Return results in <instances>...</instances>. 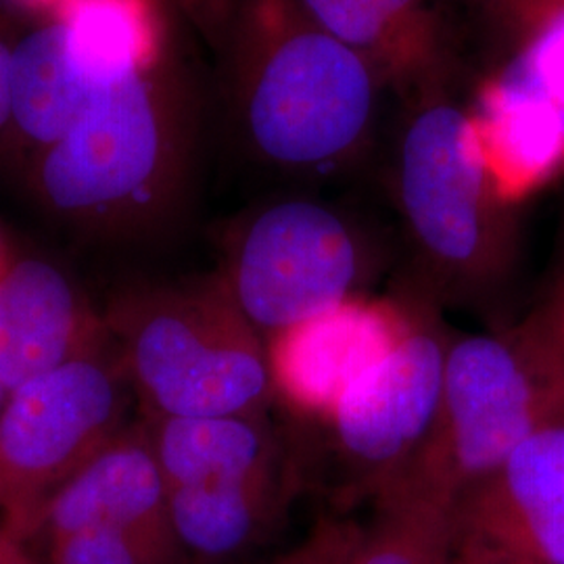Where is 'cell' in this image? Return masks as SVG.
I'll return each instance as SVG.
<instances>
[{
  "label": "cell",
  "mask_w": 564,
  "mask_h": 564,
  "mask_svg": "<svg viewBox=\"0 0 564 564\" xmlns=\"http://www.w3.org/2000/svg\"><path fill=\"white\" fill-rule=\"evenodd\" d=\"M195 174V120L181 65L102 86L76 126L23 167L42 212L88 241L160 239L184 214Z\"/></svg>",
  "instance_id": "6da1fadb"
},
{
  "label": "cell",
  "mask_w": 564,
  "mask_h": 564,
  "mask_svg": "<svg viewBox=\"0 0 564 564\" xmlns=\"http://www.w3.org/2000/svg\"><path fill=\"white\" fill-rule=\"evenodd\" d=\"M408 263L393 293L437 310L491 312L517 260V223L470 109L445 84L414 95L391 167Z\"/></svg>",
  "instance_id": "7a4b0ae2"
},
{
  "label": "cell",
  "mask_w": 564,
  "mask_h": 564,
  "mask_svg": "<svg viewBox=\"0 0 564 564\" xmlns=\"http://www.w3.org/2000/svg\"><path fill=\"white\" fill-rule=\"evenodd\" d=\"M242 139L263 165L297 178L358 162L383 82L293 0H241L224 46Z\"/></svg>",
  "instance_id": "3957f363"
},
{
  "label": "cell",
  "mask_w": 564,
  "mask_h": 564,
  "mask_svg": "<svg viewBox=\"0 0 564 564\" xmlns=\"http://www.w3.org/2000/svg\"><path fill=\"white\" fill-rule=\"evenodd\" d=\"M102 318L142 419L265 414L276 403L265 343L216 270L130 284Z\"/></svg>",
  "instance_id": "277c9868"
},
{
  "label": "cell",
  "mask_w": 564,
  "mask_h": 564,
  "mask_svg": "<svg viewBox=\"0 0 564 564\" xmlns=\"http://www.w3.org/2000/svg\"><path fill=\"white\" fill-rule=\"evenodd\" d=\"M561 421L563 351L529 314L489 333H452L435 423L395 485L454 508L524 440Z\"/></svg>",
  "instance_id": "5b68a950"
},
{
  "label": "cell",
  "mask_w": 564,
  "mask_h": 564,
  "mask_svg": "<svg viewBox=\"0 0 564 564\" xmlns=\"http://www.w3.org/2000/svg\"><path fill=\"white\" fill-rule=\"evenodd\" d=\"M398 297L410 310L402 339L324 419L291 431L305 487L324 491L337 514L372 505L402 479L440 410L452 330L442 310Z\"/></svg>",
  "instance_id": "8992f818"
},
{
  "label": "cell",
  "mask_w": 564,
  "mask_h": 564,
  "mask_svg": "<svg viewBox=\"0 0 564 564\" xmlns=\"http://www.w3.org/2000/svg\"><path fill=\"white\" fill-rule=\"evenodd\" d=\"M383 268L381 242L354 214L286 195L258 203L230 223L216 272L270 343L337 305L368 297Z\"/></svg>",
  "instance_id": "52a82bcc"
},
{
  "label": "cell",
  "mask_w": 564,
  "mask_h": 564,
  "mask_svg": "<svg viewBox=\"0 0 564 564\" xmlns=\"http://www.w3.org/2000/svg\"><path fill=\"white\" fill-rule=\"evenodd\" d=\"M134 403L109 330L9 393L0 412V512L11 535L23 542L39 533L46 502L132 423Z\"/></svg>",
  "instance_id": "ba28073f"
},
{
  "label": "cell",
  "mask_w": 564,
  "mask_h": 564,
  "mask_svg": "<svg viewBox=\"0 0 564 564\" xmlns=\"http://www.w3.org/2000/svg\"><path fill=\"white\" fill-rule=\"evenodd\" d=\"M517 42L470 107L491 176L510 205L564 170V0Z\"/></svg>",
  "instance_id": "9c48e42d"
},
{
  "label": "cell",
  "mask_w": 564,
  "mask_h": 564,
  "mask_svg": "<svg viewBox=\"0 0 564 564\" xmlns=\"http://www.w3.org/2000/svg\"><path fill=\"white\" fill-rule=\"evenodd\" d=\"M452 554L564 564V421L524 440L452 508Z\"/></svg>",
  "instance_id": "30bf717a"
},
{
  "label": "cell",
  "mask_w": 564,
  "mask_h": 564,
  "mask_svg": "<svg viewBox=\"0 0 564 564\" xmlns=\"http://www.w3.org/2000/svg\"><path fill=\"white\" fill-rule=\"evenodd\" d=\"M410 310L398 297H358L265 343L276 402L297 423L324 419L402 339Z\"/></svg>",
  "instance_id": "8fae6325"
},
{
  "label": "cell",
  "mask_w": 564,
  "mask_h": 564,
  "mask_svg": "<svg viewBox=\"0 0 564 564\" xmlns=\"http://www.w3.org/2000/svg\"><path fill=\"white\" fill-rule=\"evenodd\" d=\"M107 333L101 310L63 265L7 247L0 260V384L7 393Z\"/></svg>",
  "instance_id": "7c38bea8"
},
{
  "label": "cell",
  "mask_w": 564,
  "mask_h": 564,
  "mask_svg": "<svg viewBox=\"0 0 564 564\" xmlns=\"http://www.w3.org/2000/svg\"><path fill=\"white\" fill-rule=\"evenodd\" d=\"M82 529H118L181 550L167 514V485L142 419L128 424L44 506L39 531L48 538Z\"/></svg>",
  "instance_id": "4fadbf2b"
},
{
  "label": "cell",
  "mask_w": 564,
  "mask_h": 564,
  "mask_svg": "<svg viewBox=\"0 0 564 564\" xmlns=\"http://www.w3.org/2000/svg\"><path fill=\"white\" fill-rule=\"evenodd\" d=\"M303 15L358 53L383 82L416 95L445 84L449 28L440 0H293Z\"/></svg>",
  "instance_id": "5bb4252c"
},
{
  "label": "cell",
  "mask_w": 564,
  "mask_h": 564,
  "mask_svg": "<svg viewBox=\"0 0 564 564\" xmlns=\"http://www.w3.org/2000/svg\"><path fill=\"white\" fill-rule=\"evenodd\" d=\"M305 489L300 463L276 473L167 489V514L191 564L232 563L265 542Z\"/></svg>",
  "instance_id": "9a60e30c"
},
{
  "label": "cell",
  "mask_w": 564,
  "mask_h": 564,
  "mask_svg": "<svg viewBox=\"0 0 564 564\" xmlns=\"http://www.w3.org/2000/svg\"><path fill=\"white\" fill-rule=\"evenodd\" d=\"M142 421L167 489L242 481L300 463L291 431L270 412Z\"/></svg>",
  "instance_id": "2e32d148"
},
{
  "label": "cell",
  "mask_w": 564,
  "mask_h": 564,
  "mask_svg": "<svg viewBox=\"0 0 564 564\" xmlns=\"http://www.w3.org/2000/svg\"><path fill=\"white\" fill-rule=\"evenodd\" d=\"M97 90L72 57L59 23H36L13 46L4 160H15L23 170L76 126Z\"/></svg>",
  "instance_id": "e0dca14e"
},
{
  "label": "cell",
  "mask_w": 564,
  "mask_h": 564,
  "mask_svg": "<svg viewBox=\"0 0 564 564\" xmlns=\"http://www.w3.org/2000/svg\"><path fill=\"white\" fill-rule=\"evenodd\" d=\"M167 7L170 0H61L51 20L63 28L84 76L102 88L172 53Z\"/></svg>",
  "instance_id": "ac0fdd59"
},
{
  "label": "cell",
  "mask_w": 564,
  "mask_h": 564,
  "mask_svg": "<svg viewBox=\"0 0 564 564\" xmlns=\"http://www.w3.org/2000/svg\"><path fill=\"white\" fill-rule=\"evenodd\" d=\"M372 508L354 564H452V506L395 485Z\"/></svg>",
  "instance_id": "d6986e66"
},
{
  "label": "cell",
  "mask_w": 564,
  "mask_h": 564,
  "mask_svg": "<svg viewBox=\"0 0 564 564\" xmlns=\"http://www.w3.org/2000/svg\"><path fill=\"white\" fill-rule=\"evenodd\" d=\"M51 564H191L178 547L118 529H82L48 538Z\"/></svg>",
  "instance_id": "ffe728a7"
},
{
  "label": "cell",
  "mask_w": 564,
  "mask_h": 564,
  "mask_svg": "<svg viewBox=\"0 0 564 564\" xmlns=\"http://www.w3.org/2000/svg\"><path fill=\"white\" fill-rule=\"evenodd\" d=\"M362 527L347 514L328 510L307 531L302 542L274 564H354L356 550L362 540Z\"/></svg>",
  "instance_id": "44dd1931"
},
{
  "label": "cell",
  "mask_w": 564,
  "mask_h": 564,
  "mask_svg": "<svg viewBox=\"0 0 564 564\" xmlns=\"http://www.w3.org/2000/svg\"><path fill=\"white\" fill-rule=\"evenodd\" d=\"M241 0H170L214 48H224Z\"/></svg>",
  "instance_id": "7402d4cb"
},
{
  "label": "cell",
  "mask_w": 564,
  "mask_h": 564,
  "mask_svg": "<svg viewBox=\"0 0 564 564\" xmlns=\"http://www.w3.org/2000/svg\"><path fill=\"white\" fill-rule=\"evenodd\" d=\"M484 7L485 13L505 23L517 36L545 11L561 4L563 0H475Z\"/></svg>",
  "instance_id": "603a6c76"
},
{
  "label": "cell",
  "mask_w": 564,
  "mask_h": 564,
  "mask_svg": "<svg viewBox=\"0 0 564 564\" xmlns=\"http://www.w3.org/2000/svg\"><path fill=\"white\" fill-rule=\"evenodd\" d=\"M529 316L542 326L550 341L554 343L564 356V265L552 282V286L547 289L544 300L533 307Z\"/></svg>",
  "instance_id": "cb8c5ba5"
},
{
  "label": "cell",
  "mask_w": 564,
  "mask_h": 564,
  "mask_svg": "<svg viewBox=\"0 0 564 564\" xmlns=\"http://www.w3.org/2000/svg\"><path fill=\"white\" fill-rule=\"evenodd\" d=\"M15 41L11 28L0 20V158H4L11 130V59Z\"/></svg>",
  "instance_id": "d4e9b609"
},
{
  "label": "cell",
  "mask_w": 564,
  "mask_h": 564,
  "mask_svg": "<svg viewBox=\"0 0 564 564\" xmlns=\"http://www.w3.org/2000/svg\"><path fill=\"white\" fill-rule=\"evenodd\" d=\"M0 564H39L32 554L23 547L15 535H11L0 523Z\"/></svg>",
  "instance_id": "484cf974"
},
{
  "label": "cell",
  "mask_w": 564,
  "mask_h": 564,
  "mask_svg": "<svg viewBox=\"0 0 564 564\" xmlns=\"http://www.w3.org/2000/svg\"><path fill=\"white\" fill-rule=\"evenodd\" d=\"M7 2L15 11H20L23 15H30L36 23H41V21H48L53 18L61 0H7Z\"/></svg>",
  "instance_id": "4316f807"
},
{
  "label": "cell",
  "mask_w": 564,
  "mask_h": 564,
  "mask_svg": "<svg viewBox=\"0 0 564 564\" xmlns=\"http://www.w3.org/2000/svg\"><path fill=\"white\" fill-rule=\"evenodd\" d=\"M452 564H523L505 558H494L484 554H452Z\"/></svg>",
  "instance_id": "83f0119b"
},
{
  "label": "cell",
  "mask_w": 564,
  "mask_h": 564,
  "mask_svg": "<svg viewBox=\"0 0 564 564\" xmlns=\"http://www.w3.org/2000/svg\"><path fill=\"white\" fill-rule=\"evenodd\" d=\"M7 398H9V393H7V391H4V387L0 384V412H2L4 403H7Z\"/></svg>",
  "instance_id": "f1b7e54d"
},
{
  "label": "cell",
  "mask_w": 564,
  "mask_h": 564,
  "mask_svg": "<svg viewBox=\"0 0 564 564\" xmlns=\"http://www.w3.org/2000/svg\"><path fill=\"white\" fill-rule=\"evenodd\" d=\"M7 247H9V241L0 235V260H2V256H4V251H7Z\"/></svg>",
  "instance_id": "f546056e"
}]
</instances>
